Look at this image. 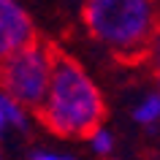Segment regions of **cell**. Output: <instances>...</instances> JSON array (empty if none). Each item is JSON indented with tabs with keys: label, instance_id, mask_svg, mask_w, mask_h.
Here are the masks:
<instances>
[{
	"label": "cell",
	"instance_id": "6da1fadb",
	"mask_svg": "<svg viewBox=\"0 0 160 160\" xmlns=\"http://www.w3.org/2000/svg\"><path fill=\"white\" fill-rule=\"evenodd\" d=\"M35 117L46 130L62 138H90L103 125L106 103L84 68L54 46L46 98Z\"/></svg>",
	"mask_w": 160,
	"mask_h": 160
},
{
	"label": "cell",
	"instance_id": "7a4b0ae2",
	"mask_svg": "<svg viewBox=\"0 0 160 160\" xmlns=\"http://www.w3.org/2000/svg\"><path fill=\"white\" fill-rule=\"evenodd\" d=\"M84 25L122 60H138L155 35V6L152 0H84Z\"/></svg>",
	"mask_w": 160,
	"mask_h": 160
},
{
	"label": "cell",
	"instance_id": "3957f363",
	"mask_svg": "<svg viewBox=\"0 0 160 160\" xmlns=\"http://www.w3.org/2000/svg\"><path fill=\"white\" fill-rule=\"evenodd\" d=\"M52 54H54V43L35 38L33 43H27L25 49L11 54L6 62H0L3 95L11 98L17 106L38 111V106L46 98V90H49Z\"/></svg>",
	"mask_w": 160,
	"mask_h": 160
},
{
	"label": "cell",
	"instance_id": "277c9868",
	"mask_svg": "<svg viewBox=\"0 0 160 160\" xmlns=\"http://www.w3.org/2000/svg\"><path fill=\"white\" fill-rule=\"evenodd\" d=\"M38 38L33 22L14 0H0V62Z\"/></svg>",
	"mask_w": 160,
	"mask_h": 160
},
{
	"label": "cell",
	"instance_id": "5b68a950",
	"mask_svg": "<svg viewBox=\"0 0 160 160\" xmlns=\"http://www.w3.org/2000/svg\"><path fill=\"white\" fill-rule=\"evenodd\" d=\"M133 119L138 122V125H155V122L160 119V95L144 98V101L133 109Z\"/></svg>",
	"mask_w": 160,
	"mask_h": 160
},
{
	"label": "cell",
	"instance_id": "8992f818",
	"mask_svg": "<svg viewBox=\"0 0 160 160\" xmlns=\"http://www.w3.org/2000/svg\"><path fill=\"white\" fill-rule=\"evenodd\" d=\"M0 111H3V119H6V122L22 128V130L27 128L25 114H22V106H17V103L11 101V98H6V95H0Z\"/></svg>",
	"mask_w": 160,
	"mask_h": 160
},
{
	"label": "cell",
	"instance_id": "52a82bcc",
	"mask_svg": "<svg viewBox=\"0 0 160 160\" xmlns=\"http://www.w3.org/2000/svg\"><path fill=\"white\" fill-rule=\"evenodd\" d=\"M90 144H92V149L98 152V155H106V152H111V147H114V138H111L109 130L98 128V130L90 136Z\"/></svg>",
	"mask_w": 160,
	"mask_h": 160
},
{
	"label": "cell",
	"instance_id": "ba28073f",
	"mask_svg": "<svg viewBox=\"0 0 160 160\" xmlns=\"http://www.w3.org/2000/svg\"><path fill=\"white\" fill-rule=\"evenodd\" d=\"M147 54H149V60L160 68V33H155V35H152L149 46H147Z\"/></svg>",
	"mask_w": 160,
	"mask_h": 160
},
{
	"label": "cell",
	"instance_id": "9c48e42d",
	"mask_svg": "<svg viewBox=\"0 0 160 160\" xmlns=\"http://www.w3.org/2000/svg\"><path fill=\"white\" fill-rule=\"evenodd\" d=\"M30 160H73V158H68V155H52V152H33Z\"/></svg>",
	"mask_w": 160,
	"mask_h": 160
},
{
	"label": "cell",
	"instance_id": "30bf717a",
	"mask_svg": "<svg viewBox=\"0 0 160 160\" xmlns=\"http://www.w3.org/2000/svg\"><path fill=\"white\" fill-rule=\"evenodd\" d=\"M3 125H6V119H3V111H0V130H3Z\"/></svg>",
	"mask_w": 160,
	"mask_h": 160
}]
</instances>
